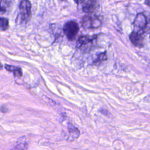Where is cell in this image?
Wrapping results in <instances>:
<instances>
[{
    "label": "cell",
    "mask_w": 150,
    "mask_h": 150,
    "mask_svg": "<svg viewBox=\"0 0 150 150\" xmlns=\"http://www.w3.org/2000/svg\"><path fill=\"white\" fill-rule=\"evenodd\" d=\"M106 60H107V54H106V52H104L103 53H100L97 56V58L94 62V64H99V63H101L103 61H105Z\"/></svg>",
    "instance_id": "12"
},
{
    "label": "cell",
    "mask_w": 150,
    "mask_h": 150,
    "mask_svg": "<svg viewBox=\"0 0 150 150\" xmlns=\"http://www.w3.org/2000/svg\"><path fill=\"white\" fill-rule=\"evenodd\" d=\"M8 6V2L6 0H0V15L4 14Z\"/></svg>",
    "instance_id": "13"
},
{
    "label": "cell",
    "mask_w": 150,
    "mask_h": 150,
    "mask_svg": "<svg viewBox=\"0 0 150 150\" xmlns=\"http://www.w3.org/2000/svg\"><path fill=\"white\" fill-rule=\"evenodd\" d=\"M81 23L84 29H97L101 25V19L96 14L87 13L81 18Z\"/></svg>",
    "instance_id": "2"
},
{
    "label": "cell",
    "mask_w": 150,
    "mask_h": 150,
    "mask_svg": "<svg viewBox=\"0 0 150 150\" xmlns=\"http://www.w3.org/2000/svg\"><path fill=\"white\" fill-rule=\"evenodd\" d=\"M5 68L7 71L13 73L15 77H21L22 76V71L19 67L6 64H5Z\"/></svg>",
    "instance_id": "9"
},
{
    "label": "cell",
    "mask_w": 150,
    "mask_h": 150,
    "mask_svg": "<svg viewBox=\"0 0 150 150\" xmlns=\"http://www.w3.org/2000/svg\"><path fill=\"white\" fill-rule=\"evenodd\" d=\"M63 30L69 40H73L76 39L78 34L79 27L75 21H70L64 25Z\"/></svg>",
    "instance_id": "4"
},
{
    "label": "cell",
    "mask_w": 150,
    "mask_h": 150,
    "mask_svg": "<svg viewBox=\"0 0 150 150\" xmlns=\"http://www.w3.org/2000/svg\"><path fill=\"white\" fill-rule=\"evenodd\" d=\"M0 109H1V111L3 113H6L8 112V108L5 106H1Z\"/></svg>",
    "instance_id": "14"
},
{
    "label": "cell",
    "mask_w": 150,
    "mask_h": 150,
    "mask_svg": "<svg viewBox=\"0 0 150 150\" xmlns=\"http://www.w3.org/2000/svg\"><path fill=\"white\" fill-rule=\"evenodd\" d=\"M19 14L21 20L26 23L31 16V4L29 0H22L19 5Z\"/></svg>",
    "instance_id": "5"
},
{
    "label": "cell",
    "mask_w": 150,
    "mask_h": 150,
    "mask_svg": "<svg viewBox=\"0 0 150 150\" xmlns=\"http://www.w3.org/2000/svg\"><path fill=\"white\" fill-rule=\"evenodd\" d=\"M129 38L131 43L135 46L142 47L144 46V35L133 31L129 36Z\"/></svg>",
    "instance_id": "7"
},
{
    "label": "cell",
    "mask_w": 150,
    "mask_h": 150,
    "mask_svg": "<svg viewBox=\"0 0 150 150\" xmlns=\"http://www.w3.org/2000/svg\"><path fill=\"white\" fill-rule=\"evenodd\" d=\"M145 3H146L148 5L150 6V0H145Z\"/></svg>",
    "instance_id": "16"
},
{
    "label": "cell",
    "mask_w": 150,
    "mask_h": 150,
    "mask_svg": "<svg viewBox=\"0 0 150 150\" xmlns=\"http://www.w3.org/2000/svg\"><path fill=\"white\" fill-rule=\"evenodd\" d=\"M134 31L144 35L150 30V16L148 13H138L133 22Z\"/></svg>",
    "instance_id": "1"
},
{
    "label": "cell",
    "mask_w": 150,
    "mask_h": 150,
    "mask_svg": "<svg viewBox=\"0 0 150 150\" xmlns=\"http://www.w3.org/2000/svg\"><path fill=\"white\" fill-rule=\"evenodd\" d=\"M2 69V65H1V64L0 63V69Z\"/></svg>",
    "instance_id": "17"
},
{
    "label": "cell",
    "mask_w": 150,
    "mask_h": 150,
    "mask_svg": "<svg viewBox=\"0 0 150 150\" xmlns=\"http://www.w3.org/2000/svg\"><path fill=\"white\" fill-rule=\"evenodd\" d=\"M9 27V21L5 18L0 17V29L2 30H6Z\"/></svg>",
    "instance_id": "11"
},
{
    "label": "cell",
    "mask_w": 150,
    "mask_h": 150,
    "mask_svg": "<svg viewBox=\"0 0 150 150\" xmlns=\"http://www.w3.org/2000/svg\"><path fill=\"white\" fill-rule=\"evenodd\" d=\"M86 0H74V1L78 4H81L83 2H84Z\"/></svg>",
    "instance_id": "15"
},
{
    "label": "cell",
    "mask_w": 150,
    "mask_h": 150,
    "mask_svg": "<svg viewBox=\"0 0 150 150\" xmlns=\"http://www.w3.org/2000/svg\"><path fill=\"white\" fill-rule=\"evenodd\" d=\"M97 35L81 36L77 42V47L83 52H88L96 43Z\"/></svg>",
    "instance_id": "3"
},
{
    "label": "cell",
    "mask_w": 150,
    "mask_h": 150,
    "mask_svg": "<svg viewBox=\"0 0 150 150\" xmlns=\"http://www.w3.org/2000/svg\"><path fill=\"white\" fill-rule=\"evenodd\" d=\"M68 130H69V133L71 134V135H73V138H78V137L79 136V134H80V132L79 131V129L76 128L74 125H73L71 124H70L69 123L68 124Z\"/></svg>",
    "instance_id": "10"
},
{
    "label": "cell",
    "mask_w": 150,
    "mask_h": 150,
    "mask_svg": "<svg viewBox=\"0 0 150 150\" xmlns=\"http://www.w3.org/2000/svg\"><path fill=\"white\" fill-rule=\"evenodd\" d=\"M98 0H87L82 7L84 13H93L99 8Z\"/></svg>",
    "instance_id": "6"
},
{
    "label": "cell",
    "mask_w": 150,
    "mask_h": 150,
    "mask_svg": "<svg viewBox=\"0 0 150 150\" xmlns=\"http://www.w3.org/2000/svg\"><path fill=\"white\" fill-rule=\"evenodd\" d=\"M28 148V143L26 141V137L25 136H22L18 139L12 150H27Z\"/></svg>",
    "instance_id": "8"
}]
</instances>
